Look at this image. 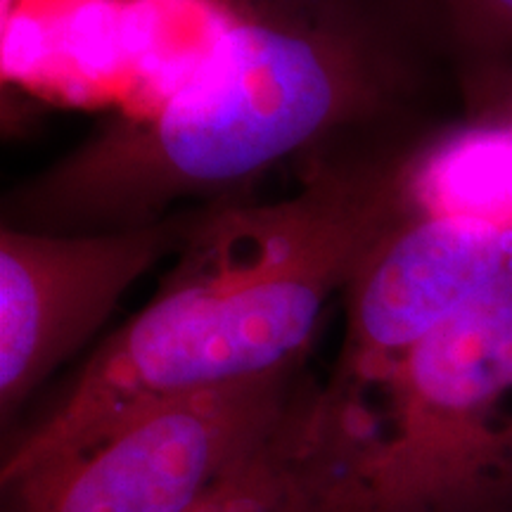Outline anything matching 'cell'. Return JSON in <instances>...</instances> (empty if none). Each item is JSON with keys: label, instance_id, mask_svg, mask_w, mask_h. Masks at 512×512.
Returning a JSON list of instances; mask_svg holds the SVG:
<instances>
[{"label": "cell", "instance_id": "obj_1", "mask_svg": "<svg viewBox=\"0 0 512 512\" xmlns=\"http://www.w3.org/2000/svg\"><path fill=\"white\" fill-rule=\"evenodd\" d=\"M195 43L155 107L95 128L5 192V226L102 233L245 200L273 166L420 150L463 121L427 0H112Z\"/></svg>", "mask_w": 512, "mask_h": 512}, {"label": "cell", "instance_id": "obj_2", "mask_svg": "<svg viewBox=\"0 0 512 512\" xmlns=\"http://www.w3.org/2000/svg\"><path fill=\"white\" fill-rule=\"evenodd\" d=\"M425 150L349 152L294 169L299 188L283 200L211 204L150 302L102 339L46 411L3 439L0 484L164 401L309 361L332 294L413 207Z\"/></svg>", "mask_w": 512, "mask_h": 512}, {"label": "cell", "instance_id": "obj_3", "mask_svg": "<svg viewBox=\"0 0 512 512\" xmlns=\"http://www.w3.org/2000/svg\"><path fill=\"white\" fill-rule=\"evenodd\" d=\"M323 512H512V273L311 411Z\"/></svg>", "mask_w": 512, "mask_h": 512}, {"label": "cell", "instance_id": "obj_4", "mask_svg": "<svg viewBox=\"0 0 512 512\" xmlns=\"http://www.w3.org/2000/svg\"><path fill=\"white\" fill-rule=\"evenodd\" d=\"M311 382L306 361L159 403L98 444L0 484V512H200L273 444Z\"/></svg>", "mask_w": 512, "mask_h": 512}, {"label": "cell", "instance_id": "obj_5", "mask_svg": "<svg viewBox=\"0 0 512 512\" xmlns=\"http://www.w3.org/2000/svg\"><path fill=\"white\" fill-rule=\"evenodd\" d=\"M211 204L102 233H38L0 223L3 439L43 382L105 325L128 287L181 252Z\"/></svg>", "mask_w": 512, "mask_h": 512}, {"label": "cell", "instance_id": "obj_6", "mask_svg": "<svg viewBox=\"0 0 512 512\" xmlns=\"http://www.w3.org/2000/svg\"><path fill=\"white\" fill-rule=\"evenodd\" d=\"M508 273L512 226L413 200L344 287V337L328 382L375 375Z\"/></svg>", "mask_w": 512, "mask_h": 512}, {"label": "cell", "instance_id": "obj_7", "mask_svg": "<svg viewBox=\"0 0 512 512\" xmlns=\"http://www.w3.org/2000/svg\"><path fill=\"white\" fill-rule=\"evenodd\" d=\"M463 121H512V0H427Z\"/></svg>", "mask_w": 512, "mask_h": 512}, {"label": "cell", "instance_id": "obj_8", "mask_svg": "<svg viewBox=\"0 0 512 512\" xmlns=\"http://www.w3.org/2000/svg\"><path fill=\"white\" fill-rule=\"evenodd\" d=\"M318 387L313 377L273 444L200 512H323L311 446V406Z\"/></svg>", "mask_w": 512, "mask_h": 512}, {"label": "cell", "instance_id": "obj_9", "mask_svg": "<svg viewBox=\"0 0 512 512\" xmlns=\"http://www.w3.org/2000/svg\"><path fill=\"white\" fill-rule=\"evenodd\" d=\"M22 0H0V24H8Z\"/></svg>", "mask_w": 512, "mask_h": 512}]
</instances>
